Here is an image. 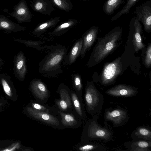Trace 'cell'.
Masks as SVG:
<instances>
[{"label":"cell","mask_w":151,"mask_h":151,"mask_svg":"<svg viewBox=\"0 0 151 151\" xmlns=\"http://www.w3.org/2000/svg\"><path fill=\"white\" fill-rule=\"evenodd\" d=\"M122 28L117 26L98 40L87 64L88 67L100 63L121 44Z\"/></svg>","instance_id":"obj_1"},{"label":"cell","mask_w":151,"mask_h":151,"mask_svg":"<svg viewBox=\"0 0 151 151\" xmlns=\"http://www.w3.org/2000/svg\"><path fill=\"white\" fill-rule=\"evenodd\" d=\"M49 50L39 64V73L45 76L52 77L63 73L61 63L68 52L65 46L58 44L51 45Z\"/></svg>","instance_id":"obj_2"},{"label":"cell","mask_w":151,"mask_h":151,"mask_svg":"<svg viewBox=\"0 0 151 151\" xmlns=\"http://www.w3.org/2000/svg\"><path fill=\"white\" fill-rule=\"evenodd\" d=\"M83 127L81 140L84 141H101L108 142L113 139L114 132L112 128L103 127L97 122L99 114H92Z\"/></svg>","instance_id":"obj_3"},{"label":"cell","mask_w":151,"mask_h":151,"mask_svg":"<svg viewBox=\"0 0 151 151\" xmlns=\"http://www.w3.org/2000/svg\"><path fill=\"white\" fill-rule=\"evenodd\" d=\"M84 97L86 111L88 114H97L101 111L104 104V96L93 83L87 81Z\"/></svg>","instance_id":"obj_4"},{"label":"cell","mask_w":151,"mask_h":151,"mask_svg":"<svg viewBox=\"0 0 151 151\" xmlns=\"http://www.w3.org/2000/svg\"><path fill=\"white\" fill-rule=\"evenodd\" d=\"M124 65L121 58L119 57L104 66L101 78V83L108 85L113 83L116 78L123 73Z\"/></svg>","instance_id":"obj_5"},{"label":"cell","mask_w":151,"mask_h":151,"mask_svg":"<svg viewBox=\"0 0 151 151\" xmlns=\"http://www.w3.org/2000/svg\"><path fill=\"white\" fill-rule=\"evenodd\" d=\"M26 110L32 118L46 125L60 130L65 129L62 125L60 116L35 110L30 106Z\"/></svg>","instance_id":"obj_6"},{"label":"cell","mask_w":151,"mask_h":151,"mask_svg":"<svg viewBox=\"0 0 151 151\" xmlns=\"http://www.w3.org/2000/svg\"><path fill=\"white\" fill-rule=\"evenodd\" d=\"M70 91L63 83H60L56 91L59 94L60 98L55 99L54 102L57 108L60 111L75 114L72 102Z\"/></svg>","instance_id":"obj_7"},{"label":"cell","mask_w":151,"mask_h":151,"mask_svg":"<svg viewBox=\"0 0 151 151\" xmlns=\"http://www.w3.org/2000/svg\"><path fill=\"white\" fill-rule=\"evenodd\" d=\"M127 111L120 107L109 108L106 109L104 114L105 121L111 122L114 127L125 125L128 119Z\"/></svg>","instance_id":"obj_8"},{"label":"cell","mask_w":151,"mask_h":151,"mask_svg":"<svg viewBox=\"0 0 151 151\" xmlns=\"http://www.w3.org/2000/svg\"><path fill=\"white\" fill-rule=\"evenodd\" d=\"M134 12L136 18L143 24L145 30L151 32V0H148L137 6Z\"/></svg>","instance_id":"obj_9"},{"label":"cell","mask_w":151,"mask_h":151,"mask_svg":"<svg viewBox=\"0 0 151 151\" xmlns=\"http://www.w3.org/2000/svg\"><path fill=\"white\" fill-rule=\"evenodd\" d=\"M30 88L36 101L39 103L45 104L50 96V92L46 86L40 79L33 80L31 83Z\"/></svg>","instance_id":"obj_10"},{"label":"cell","mask_w":151,"mask_h":151,"mask_svg":"<svg viewBox=\"0 0 151 151\" xmlns=\"http://www.w3.org/2000/svg\"><path fill=\"white\" fill-rule=\"evenodd\" d=\"M10 16L14 18L19 23L30 22L32 14L30 11L25 0H21L13 6V11L8 13Z\"/></svg>","instance_id":"obj_11"},{"label":"cell","mask_w":151,"mask_h":151,"mask_svg":"<svg viewBox=\"0 0 151 151\" xmlns=\"http://www.w3.org/2000/svg\"><path fill=\"white\" fill-rule=\"evenodd\" d=\"M130 29L133 32L132 42L136 52L145 48V45L142 43L141 36L142 32V26L136 17H133L130 20Z\"/></svg>","instance_id":"obj_12"},{"label":"cell","mask_w":151,"mask_h":151,"mask_svg":"<svg viewBox=\"0 0 151 151\" xmlns=\"http://www.w3.org/2000/svg\"><path fill=\"white\" fill-rule=\"evenodd\" d=\"M138 88L125 84H119L107 90L106 93L109 95L122 97H131L138 93Z\"/></svg>","instance_id":"obj_13"},{"label":"cell","mask_w":151,"mask_h":151,"mask_svg":"<svg viewBox=\"0 0 151 151\" xmlns=\"http://www.w3.org/2000/svg\"><path fill=\"white\" fill-rule=\"evenodd\" d=\"M99 28L97 26H93L84 34L83 37V43L80 55L81 58L85 56L87 51L90 49L97 37Z\"/></svg>","instance_id":"obj_14"},{"label":"cell","mask_w":151,"mask_h":151,"mask_svg":"<svg viewBox=\"0 0 151 151\" xmlns=\"http://www.w3.org/2000/svg\"><path fill=\"white\" fill-rule=\"evenodd\" d=\"M71 97L73 111L75 115L83 122L86 119V115L82 97L75 91H70Z\"/></svg>","instance_id":"obj_15"},{"label":"cell","mask_w":151,"mask_h":151,"mask_svg":"<svg viewBox=\"0 0 151 151\" xmlns=\"http://www.w3.org/2000/svg\"><path fill=\"white\" fill-rule=\"evenodd\" d=\"M58 112L61 124L65 128L76 129L81 126L82 122L74 114L59 110Z\"/></svg>","instance_id":"obj_16"},{"label":"cell","mask_w":151,"mask_h":151,"mask_svg":"<svg viewBox=\"0 0 151 151\" xmlns=\"http://www.w3.org/2000/svg\"><path fill=\"white\" fill-rule=\"evenodd\" d=\"M30 2L31 8L42 14L50 15L54 10L50 0H32Z\"/></svg>","instance_id":"obj_17"},{"label":"cell","mask_w":151,"mask_h":151,"mask_svg":"<svg viewBox=\"0 0 151 151\" xmlns=\"http://www.w3.org/2000/svg\"><path fill=\"white\" fill-rule=\"evenodd\" d=\"M83 43L82 37L76 42L64 59L63 62V65H71L75 62L81 54Z\"/></svg>","instance_id":"obj_18"},{"label":"cell","mask_w":151,"mask_h":151,"mask_svg":"<svg viewBox=\"0 0 151 151\" xmlns=\"http://www.w3.org/2000/svg\"><path fill=\"white\" fill-rule=\"evenodd\" d=\"M26 29L22 27L10 20L3 15L0 14V30L7 32H17Z\"/></svg>","instance_id":"obj_19"},{"label":"cell","mask_w":151,"mask_h":151,"mask_svg":"<svg viewBox=\"0 0 151 151\" xmlns=\"http://www.w3.org/2000/svg\"><path fill=\"white\" fill-rule=\"evenodd\" d=\"M127 150L130 151H151V140H138L127 142L124 143Z\"/></svg>","instance_id":"obj_20"},{"label":"cell","mask_w":151,"mask_h":151,"mask_svg":"<svg viewBox=\"0 0 151 151\" xmlns=\"http://www.w3.org/2000/svg\"><path fill=\"white\" fill-rule=\"evenodd\" d=\"M77 151H105L106 148L104 146L90 141L81 140L75 147Z\"/></svg>","instance_id":"obj_21"},{"label":"cell","mask_w":151,"mask_h":151,"mask_svg":"<svg viewBox=\"0 0 151 151\" xmlns=\"http://www.w3.org/2000/svg\"><path fill=\"white\" fill-rule=\"evenodd\" d=\"M133 140H151V128L147 126L138 127L131 133Z\"/></svg>","instance_id":"obj_22"},{"label":"cell","mask_w":151,"mask_h":151,"mask_svg":"<svg viewBox=\"0 0 151 151\" xmlns=\"http://www.w3.org/2000/svg\"><path fill=\"white\" fill-rule=\"evenodd\" d=\"M78 21L74 19H69L56 27L52 31L48 32L50 36H57L65 33L76 25Z\"/></svg>","instance_id":"obj_23"},{"label":"cell","mask_w":151,"mask_h":151,"mask_svg":"<svg viewBox=\"0 0 151 151\" xmlns=\"http://www.w3.org/2000/svg\"><path fill=\"white\" fill-rule=\"evenodd\" d=\"M60 21L59 17L52 18L39 25L33 30L32 32L37 37H40L47 29L55 26Z\"/></svg>","instance_id":"obj_24"},{"label":"cell","mask_w":151,"mask_h":151,"mask_svg":"<svg viewBox=\"0 0 151 151\" xmlns=\"http://www.w3.org/2000/svg\"><path fill=\"white\" fill-rule=\"evenodd\" d=\"M19 55L16 61L15 69L20 78L24 79L27 71L25 58L22 53Z\"/></svg>","instance_id":"obj_25"},{"label":"cell","mask_w":151,"mask_h":151,"mask_svg":"<svg viewBox=\"0 0 151 151\" xmlns=\"http://www.w3.org/2000/svg\"><path fill=\"white\" fill-rule=\"evenodd\" d=\"M30 106L35 110L42 112L60 116L58 112L59 109L57 107L49 106L44 104L39 103L36 101H32Z\"/></svg>","instance_id":"obj_26"},{"label":"cell","mask_w":151,"mask_h":151,"mask_svg":"<svg viewBox=\"0 0 151 151\" xmlns=\"http://www.w3.org/2000/svg\"><path fill=\"white\" fill-rule=\"evenodd\" d=\"M124 0H107L104 4L103 9L108 15L112 14L124 2Z\"/></svg>","instance_id":"obj_27"},{"label":"cell","mask_w":151,"mask_h":151,"mask_svg":"<svg viewBox=\"0 0 151 151\" xmlns=\"http://www.w3.org/2000/svg\"><path fill=\"white\" fill-rule=\"evenodd\" d=\"M139 0H127L123 8L110 19L112 21L118 19L122 15L129 13L131 8Z\"/></svg>","instance_id":"obj_28"},{"label":"cell","mask_w":151,"mask_h":151,"mask_svg":"<svg viewBox=\"0 0 151 151\" xmlns=\"http://www.w3.org/2000/svg\"><path fill=\"white\" fill-rule=\"evenodd\" d=\"M73 84L74 91L80 97H82L83 85L81 77L78 73H74L72 76Z\"/></svg>","instance_id":"obj_29"},{"label":"cell","mask_w":151,"mask_h":151,"mask_svg":"<svg viewBox=\"0 0 151 151\" xmlns=\"http://www.w3.org/2000/svg\"><path fill=\"white\" fill-rule=\"evenodd\" d=\"M52 3L61 10L68 12L72 8L71 2L69 0H50Z\"/></svg>","instance_id":"obj_30"},{"label":"cell","mask_w":151,"mask_h":151,"mask_svg":"<svg viewBox=\"0 0 151 151\" xmlns=\"http://www.w3.org/2000/svg\"><path fill=\"white\" fill-rule=\"evenodd\" d=\"M24 42L27 46L40 50H48L50 46H42L41 45L43 44V42L40 41H26Z\"/></svg>","instance_id":"obj_31"},{"label":"cell","mask_w":151,"mask_h":151,"mask_svg":"<svg viewBox=\"0 0 151 151\" xmlns=\"http://www.w3.org/2000/svg\"><path fill=\"white\" fill-rule=\"evenodd\" d=\"M144 63L146 68H149L151 65V44L148 45L145 53Z\"/></svg>","instance_id":"obj_32"},{"label":"cell","mask_w":151,"mask_h":151,"mask_svg":"<svg viewBox=\"0 0 151 151\" xmlns=\"http://www.w3.org/2000/svg\"><path fill=\"white\" fill-rule=\"evenodd\" d=\"M1 82L5 93L8 96L12 97V95L11 88L6 81L2 78Z\"/></svg>","instance_id":"obj_33"},{"label":"cell","mask_w":151,"mask_h":151,"mask_svg":"<svg viewBox=\"0 0 151 151\" xmlns=\"http://www.w3.org/2000/svg\"><path fill=\"white\" fill-rule=\"evenodd\" d=\"M17 147V145H15V146H14V147H12V148H11L10 149L8 150V151H12L14 150L16 148V147Z\"/></svg>","instance_id":"obj_34"},{"label":"cell","mask_w":151,"mask_h":151,"mask_svg":"<svg viewBox=\"0 0 151 151\" xmlns=\"http://www.w3.org/2000/svg\"><path fill=\"white\" fill-rule=\"evenodd\" d=\"M1 105V104H0V106Z\"/></svg>","instance_id":"obj_35"}]
</instances>
